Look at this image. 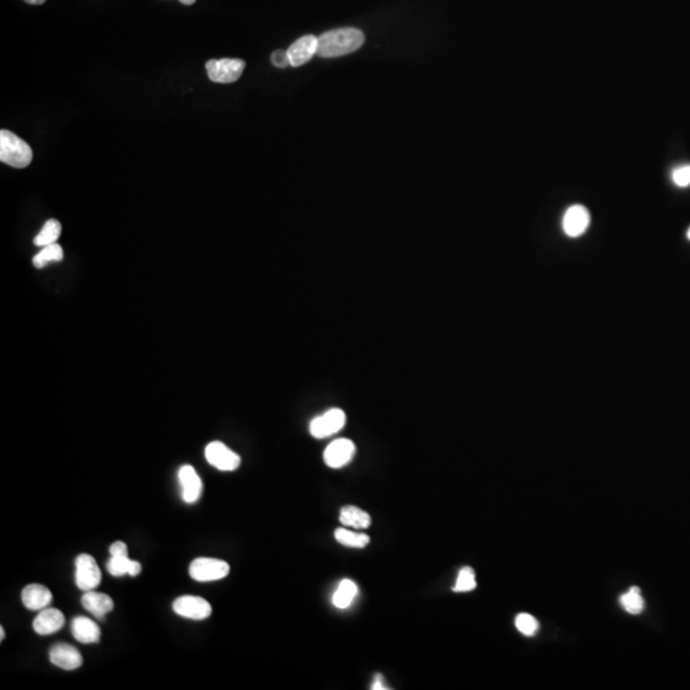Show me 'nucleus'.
<instances>
[{"mask_svg":"<svg viewBox=\"0 0 690 690\" xmlns=\"http://www.w3.org/2000/svg\"><path fill=\"white\" fill-rule=\"evenodd\" d=\"M365 44L362 31L353 27L338 29L325 32L318 37V56L321 58H338L355 53Z\"/></svg>","mask_w":690,"mask_h":690,"instance_id":"obj_1","label":"nucleus"},{"mask_svg":"<svg viewBox=\"0 0 690 690\" xmlns=\"http://www.w3.org/2000/svg\"><path fill=\"white\" fill-rule=\"evenodd\" d=\"M32 148L11 131H0V161L16 169H24L32 161Z\"/></svg>","mask_w":690,"mask_h":690,"instance_id":"obj_2","label":"nucleus"},{"mask_svg":"<svg viewBox=\"0 0 690 690\" xmlns=\"http://www.w3.org/2000/svg\"><path fill=\"white\" fill-rule=\"evenodd\" d=\"M245 67V61L230 58L211 59L206 63L208 78L218 83H232L238 81Z\"/></svg>","mask_w":690,"mask_h":690,"instance_id":"obj_3","label":"nucleus"},{"mask_svg":"<svg viewBox=\"0 0 690 690\" xmlns=\"http://www.w3.org/2000/svg\"><path fill=\"white\" fill-rule=\"evenodd\" d=\"M230 567L228 562L213 557H198L191 562L190 575L196 582H214L223 579L229 574Z\"/></svg>","mask_w":690,"mask_h":690,"instance_id":"obj_4","label":"nucleus"},{"mask_svg":"<svg viewBox=\"0 0 690 690\" xmlns=\"http://www.w3.org/2000/svg\"><path fill=\"white\" fill-rule=\"evenodd\" d=\"M347 423V415L339 408H333L318 415L310 423V434L316 439H326L338 434Z\"/></svg>","mask_w":690,"mask_h":690,"instance_id":"obj_5","label":"nucleus"},{"mask_svg":"<svg viewBox=\"0 0 690 690\" xmlns=\"http://www.w3.org/2000/svg\"><path fill=\"white\" fill-rule=\"evenodd\" d=\"M101 572L91 555L81 554L76 559V584L83 592L93 591L100 586Z\"/></svg>","mask_w":690,"mask_h":690,"instance_id":"obj_6","label":"nucleus"},{"mask_svg":"<svg viewBox=\"0 0 690 690\" xmlns=\"http://www.w3.org/2000/svg\"><path fill=\"white\" fill-rule=\"evenodd\" d=\"M205 457L210 465L223 472H233L240 465V457L220 441L210 442L205 449Z\"/></svg>","mask_w":690,"mask_h":690,"instance_id":"obj_7","label":"nucleus"},{"mask_svg":"<svg viewBox=\"0 0 690 690\" xmlns=\"http://www.w3.org/2000/svg\"><path fill=\"white\" fill-rule=\"evenodd\" d=\"M173 610L179 617L192 620H205L211 617L213 607L202 597L182 596L173 602Z\"/></svg>","mask_w":690,"mask_h":690,"instance_id":"obj_8","label":"nucleus"},{"mask_svg":"<svg viewBox=\"0 0 690 690\" xmlns=\"http://www.w3.org/2000/svg\"><path fill=\"white\" fill-rule=\"evenodd\" d=\"M355 455V442L349 439H338L326 447L325 463L333 470H339L352 462Z\"/></svg>","mask_w":690,"mask_h":690,"instance_id":"obj_9","label":"nucleus"},{"mask_svg":"<svg viewBox=\"0 0 690 690\" xmlns=\"http://www.w3.org/2000/svg\"><path fill=\"white\" fill-rule=\"evenodd\" d=\"M591 223V215L582 205H573L562 218V229L570 238H578L586 233Z\"/></svg>","mask_w":690,"mask_h":690,"instance_id":"obj_10","label":"nucleus"},{"mask_svg":"<svg viewBox=\"0 0 690 690\" xmlns=\"http://www.w3.org/2000/svg\"><path fill=\"white\" fill-rule=\"evenodd\" d=\"M178 478L182 487V497L187 504H195L201 499L202 481L192 465H183L178 472Z\"/></svg>","mask_w":690,"mask_h":690,"instance_id":"obj_11","label":"nucleus"},{"mask_svg":"<svg viewBox=\"0 0 690 690\" xmlns=\"http://www.w3.org/2000/svg\"><path fill=\"white\" fill-rule=\"evenodd\" d=\"M290 66L300 67L318 54V37L305 35L292 44L287 50Z\"/></svg>","mask_w":690,"mask_h":690,"instance_id":"obj_12","label":"nucleus"},{"mask_svg":"<svg viewBox=\"0 0 690 690\" xmlns=\"http://www.w3.org/2000/svg\"><path fill=\"white\" fill-rule=\"evenodd\" d=\"M50 661L53 665L61 667L63 670H76L83 664V659L81 656L80 651L77 648L67 644V643H58L54 647L50 649Z\"/></svg>","mask_w":690,"mask_h":690,"instance_id":"obj_13","label":"nucleus"},{"mask_svg":"<svg viewBox=\"0 0 690 690\" xmlns=\"http://www.w3.org/2000/svg\"><path fill=\"white\" fill-rule=\"evenodd\" d=\"M64 624H66V619L61 610L46 607L37 615L32 626L39 635H50L61 630L64 626Z\"/></svg>","mask_w":690,"mask_h":690,"instance_id":"obj_14","label":"nucleus"},{"mask_svg":"<svg viewBox=\"0 0 690 690\" xmlns=\"http://www.w3.org/2000/svg\"><path fill=\"white\" fill-rule=\"evenodd\" d=\"M51 599H53V594L50 592L49 588H46L43 584L32 583L26 586L22 591V602L29 610H44L50 605Z\"/></svg>","mask_w":690,"mask_h":690,"instance_id":"obj_15","label":"nucleus"},{"mask_svg":"<svg viewBox=\"0 0 690 690\" xmlns=\"http://www.w3.org/2000/svg\"><path fill=\"white\" fill-rule=\"evenodd\" d=\"M82 606L93 617L103 620L114 609V602L105 593L88 591L82 596Z\"/></svg>","mask_w":690,"mask_h":690,"instance_id":"obj_16","label":"nucleus"},{"mask_svg":"<svg viewBox=\"0 0 690 690\" xmlns=\"http://www.w3.org/2000/svg\"><path fill=\"white\" fill-rule=\"evenodd\" d=\"M72 634L81 643L91 644L100 641L101 630L98 624L92 621L91 619L78 617L72 620Z\"/></svg>","mask_w":690,"mask_h":690,"instance_id":"obj_17","label":"nucleus"},{"mask_svg":"<svg viewBox=\"0 0 690 690\" xmlns=\"http://www.w3.org/2000/svg\"><path fill=\"white\" fill-rule=\"evenodd\" d=\"M106 569L113 577H137L140 574L142 567L138 562L131 560L128 555L111 556V560L106 562Z\"/></svg>","mask_w":690,"mask_h":690,"instance_id":"obj_18","label":"nucleus"},{"mask_svg":"<svg viewBox=\"0 0 690 690\" xmlns=\"http://www.w3.org/2000/svg\"><path fill=\"white\" fill-rule=\"evenodd\" d=\"M339 520L344 527H350L355 529H367L371 525L370 514L353 505L342 507Z\"/></svg>","mask_w":690,"mask_h":690,"instance_id":"obj_19","label":"nucleus"},{"mask_svg":"<svg viewBox=\"0 0 690 690\" xmlns=\"http://www.w3.org/2000/svg\"><path fill=\"white\" fill-rule=\"evenodd\" d=\"M357 594H358V587L353 580H342L333 596V604L336 609H340V610L348 609L349 606L353 604Z\"/></svg>","mask_w":690,"mask_h":690,"instance_id":"obj_20","label":"nucleus"},{"mask_svg":"<svg viewBox=\"0 0 690 690\" xmlns=\"http://www.w3.org/2000/svg\"><path fill=\"white\" fill-rule=\"evenodd\" d=\"M335 539L339 544L353 549H365L370 544V536L360 532L349 531L345 528H338L335 531Z\"/></svg>","mask_w":690,"mask_h":690,"instance_id":"obj_21","label":"nucleus"},{"mask_svg":"<svg viewBox=\"0 0 690 690\" xmlns=\"http://www.w3.org/2000/svg\"><path fill=\"white\" fill-rule=\"evenodd\" d=\"M61 225L59 221L56 219H50L44 224L43 229L37 234L34 243L37 247H46V245H54L56 240L61 237Z\"/></svg>","mask_w":690,"mask_h":690,"instance_id":"obj_22","label":"nucleus"},{"mask_svg":"<svg viewBox=\"0 0 690 690\" xmlns=\"http://www.w3.org/2000/svg\"><path fill=\"white\" fill-rule=\"evenodd\" d=\"M63 248L58 243L43 247V250L32 258V263L36 269H43L50 263H59L63 260Z\"/></svg>","mask_w":690,"mask_h":690,"instance_id":"obj_23","label":"nucleus"},{"mask_svg":"<svg viewBox=\"0 0 690 690\" xmlns=\"http://www.w3.org/2000/svg\"><path fill=\"white\" fill-rule=\"evenodd\" d=\"M620 604L631 615H638L644 610V599L641 597V589L631 587L629 591L620 597Z\"/></svg>","mask_w":690,"mask_h":690,"instance_id":"obj_24","label":"nucleus"},{"mask_svg":"<svg viewBox=\"0 0 690 690\" xmlns=\"http://www.w3.org/2000/svg\"><path fill=\"white\" fill-rule=\"evenodd\" d=\"M477 587L476 575H475V570L470 568V567H465V568L462 569L459 572L458 579H457V583L455 586L452 587V591L454 592H470L473 591Z\"/></svg>","mask_w":690,"mask_h":690,"instance_id":"obj_25","label":"nucleus"},{"mask_svg":"<svg viewBox=\"0 0 690 690\" xmlns=\"http://www.w3.org/2000/svg\"><path fill=\"white\" fill-rule=\"evenodd\" d=\"M515 626L522 634L527 635V636L536 634L539 629L537 619L532 617L529 614H519L518 617H515Z\"/></svg>","mask_w":690,"mask_h":690,"instance_id":"obj_26","label":"nucleus"},{"mask_svg":"<svg viewBox=\"0 0 690 690\" xmlns=\"http://www.w3.org/2000/svg\"><path fill=\"white\" fill-rule=\"evenodd\" d=\"M672 182L680 188L690 186V166H679L672 171Z\"/></svg>","mask_w":690,"mask_h":690,"instance_id":"obj_27","label":"nucleus"},{"mask_svg":"<svg viewBox=\"0 0 690 690\" xmlns=\"http://www.w3.org/2000/svg\"><path fill=\"white\" fill-rule=\"evenodd\" d=\"M271 61L276 68H285L290 66L288 51H284V50H276L275 53H273Z\"/></svg>","mask_w":690,"mask_h":690,"instance_id":"obj_28","label":"nucleus"},{"mask_svg":"<svg viewBox=\"0 0 690 690\" xmlns=\"http://www.w3.org/2000/svg\"><path fill=\"white\" fill-rule=\"evenodd\" d=\"M111 556L128 555V547L122 541H116L111 546Z\"/></svg>","mask_w":690,"mask_h":690,"instance_id":"obj_29","label":"nucleus"},{"mask_svg":"<svg viewBox=\"0 0 690 690\" xmlns=\"http://www.w3.org/2000/svg\"><path fill=\"white\" fill-rule=\"evenodd\" d=\"M371 689H375V690L387 689V688H386L385 686V683H384V680H382V678H381V675H376V679H375V681H373V684H372V686H371Z\"/></svg>","mask_w":690,"mask_h":690,"instance_id":"obj_30","label":"nucleus"},{"mask_svg":"<svg viewBox=\"0 0 690 690\" xmlns=\"http://www.w3.org/2000/svg\"><path fill=\"white\" fill-rule=\"evenodd\" d=\"M25 1L29 4H32V6H41L46 0H25Z\"/></svg>","mask_w":690,"mask_h":690,"instance_id":"obj_31","label":"nucleus"},{"mask_svg":"<svg viewBox=\"0 0 690 690\" xmlns=\"http://www.w3.org/2000/svg\"><path fill=\"white\" fill-rule=\"evenodd\" d=\"M179 1L182 4H184V6H192V4H195L196 3V0H179Z\"/></svg>","mask_w":690,"mask_h":690,"instance_id":"obj_32","label":"nucleus"},{"mask_svg":"<svg viewBox=\"0 0 690 690\" xmlns=\"http://www.w3.org/2000/svg\"><path fill=\"white\" fill-rule=\"evenodd\" d=\"M4 638H6V631H4V628H0V639H1V641H4Z\"/></svg>","mask_w":690,"mask_h":690,"instance_id":"obj_33","label":"nucleus"},{"mask_svg":"<svg viewBox=\"0 0 690 690\" xmlns=\"http://www.w3.org/2000/svg\"><path fill=\"white\" fill-rule=\"evenodd\" d=\"M686 237H688V239L690 240V228L688 229V233H686Z\"/></svg>","mask_w":690,"mask_h":690,"instance_id":"obj_34","label":"nucleus"}]
</instances>
